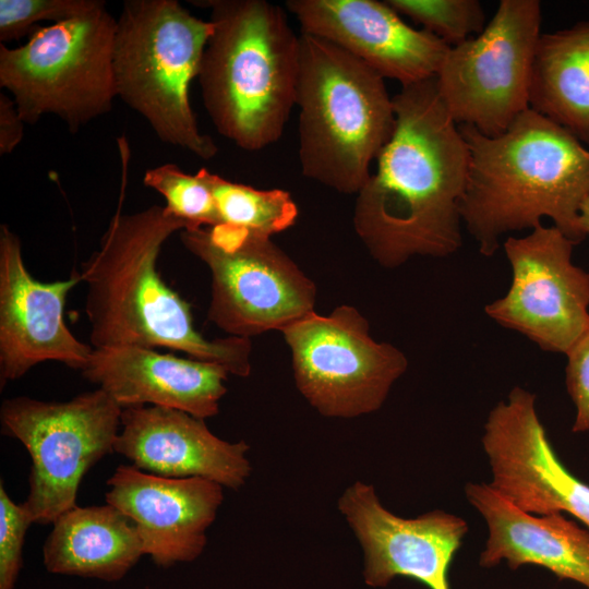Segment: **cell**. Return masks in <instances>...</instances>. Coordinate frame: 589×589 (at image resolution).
Returning <instances> with one entry per match:
<instances>
[{
    "instance_id": "cell-24",
    "label": "cell",
    "mask_w": 589,
    "mask_h": 589,
    "mask_svg": "<svg viewBox=\"0 0 589 589\" xmlns=\"http://www.w3.org/2000/svg\"><path fill=\"white\" fill-rule=\"evenodd\" d=\"M143 183L165 199L166 209L183 220L187 229L218 225L212 191L199 172L190 175L167 163L147 169Z\"/></svg>"
},
{
    "instance_id": "cell-18",
    "label": "cell",
    "mask_w": 589,
    "mask_h": 589,
    "mask_svg": "<svg viewBox=\"0 0 589 589\" xmlns=\"http://www.w3.org/2000/svg\"><path fill=\"white\" fill-rule=\"evenodd\" d=\"M250 446L216 436L204 419L159 406L122 408L115 452L166 478L199 477L238 490L251 474Z\"/></svg>"
},
{
    "instance_id": "cell-13",
    "label": "cell",
    "mask_w": 589,
    "mask_h": 589,
    "mask_svg": "<svg viewBox=\"0 0 589 589\" xmlns=\"http://www.w3.org/2000/svg\"><path fill=\"white\" fill-rule=\"evenodd\" d=\"M489 483L532 515L569 514L589 529V484L562 462L538 416L536 395L515 386L489 412L481 438Z\"/></svg>"
},
{
    "instance_id": "cell-8",
    "label": "cell",
    "mask_w": 589,
    "mask_h": 589,
    "mask_svg": "<svg viewBox=\"0 0 589 589\" xmlns=\"http://www.w3.org/2000/svg\"><path fill=\"white\" fill-rule=\"evenodd\" d=\"M122 408L104 389L68 401L29 397L5 399L0 409L2 433L19 440L32 466L24 507L34 524H53L76 506L84 474L115 452Z\"/></svg>"
},
{
    "instance_id": "cell-30",
    "label": "cell",
    "mask_w": 589,
    "mask_h": 589,
    "mask_svg": "<svg viewBox=\"0 0 589 589\" xmlns=\"http://www.w3.org/2000/svg\"><path fill=\"white\" fill-rule=\"evenodd\" d=\"M577 226L584 239L589 236V195L580 207Z\"/></svg>"
},
{
    "instance_id": "cell-17",
    "label": "cell",
    "mask_w": 589,
    "mask_h": 589,
    "mask_svg": "<svg viewBox=\"0 0 589 589\" xmlns=\"http://www.w3.org/2000/svg\"><path fill=\"white\" fill-rule=\"evenodd\" d=\"M106 503L135 525L144 554L163 568L196 560L224 501V486L199 477L166 478L120 465Z\"/></svg>"
},
{
    "instance_id": "cell-27",
    "label": "cell",
    "mask_w": 589,
    "mask_h": 589,
    "mask_svg": "<svg viewBox=\"0 0 589 589\" xmlns=\"http://www.w3.org/2000/svg\"><path fill=\"white\" fill-rule=\"evenodd\" d=\"M34 524L23 504L14 503L0 484V589H14L23 565V545Z\"/></svg>"
},
{
    "instance_id": "cell-9",
    "label": "cell",
    "mask_w": 589,
    "mask_h": 589,
    "mask_svg": "<svg viewBox=\"0 0 589 589\" xmlns=\"http://www.w3.org/2000/svg\"><path fill=\"white\" fill-rule=\"evenodd\" d=\"M179 235L211 271L208 320L231 336L281 330L313 311V281L271 238L226 225Z\"/></svg>"
},
{
    "instance_id": "cell-21",
    "label": "cell",
    "mask_w": 589,
    "mask_h": 589,
    "mask_svg": "<svg viewBox=\"0 0 589 589\" xmlns=\"http://www.w3.org/2000/svg\"><path fill=\"white\" fill-rule=\"evenodd\" d=\"M43 548L49 573L118 581L144 554L135 525L110 504L61 514Z\"/></svg>"
},
{
    "instance_id": "cell-16",
    "label": "cell",
    "mask_w": 589,
    "mask_h": 589,
    "mask_svg": "<svg viewBox=\"0 0 589 589\" xmlns=\"http://www.w3.org/2000/svg\"><path fill=\"white\" fill-rule=\"evenodd\" d=\"M301 33L326 39L401 86L435 77L449 46L405 23L386 1L288 0Z\"/></svg>"
},
{
    "instance_id": "cell-23",
    "label": "cell",
    "mask_w": 589,
    "mask_h": 589,
    "mask_svg": "<svg viewBox=\"0 0 589 589\" xmlns=\"http://www.w3.org/2000/svg\"><path fill=\"white\" fill-rule=\"evenodd\" d=\"M197 172L212 191L218 225L244 229L267 238L294 225L298 207L289 192L281 189H255L229 181L206 168Z\"/></svg>"
},
{
    "instance_id": "cell-5",
    "label": "cell",
    "mask_w": 589,
    "mask_h": 589,
    "mask_svg": "<svg viewBox=\"0 0 589 589\" xmlns=\"http://www.w3.org/2000/svg\"><path fill=\"white\" fill-rule=\"evenodd\" d=\"M384 80L339 46L301 33L296 106L304 177L344 194L361 190L395 128Z\"/></svg>"
},
{
    "instance_id": "cell-19",
    "label": "cell",
    "mask_w": 589,
    "mask_h": 589,
    "mask_svg": "<svg viewBox=\"0 0 589 589\" xmlns=\"http://www.w3.org/2000/svg\"><path fill=\"white\" fill-rule=\"evenodd\" d=\"M81 373L121 408L167 407L204 420L218 413L229 374L216 363L139 346L93 348Z\"/></svg>"
},
{
    "instance_id": "cell-1",
    "label": "cell",
    "mask_w": 589,
    "mask_h": 589,
    "mask_svg": "<svg viewBox=\"0 0 589 589\" xmlns=\"http://www.w3.org/2000/svg\"><path fill=\"white\" fill-rule=\"evenodd\" d=\"M395 128L356 194L353 227L371 256L395 268L416 255L446 257L462 243L469 148L436 76L393 97Z\"/></svg>"
},
{
    "instance_id": "cell-10",
    "label": "cell",
    "mask_w": 589,
    "mask_h": 589,
    "mask_svg": "<svg viewBox=\"0 0 589 589\" xmlns=\"http://www.w3.org/2000/svg\"><path fill=\"white\" fill-rule=\"evenodd\" d=\"M541 21L540 1L501 0L480 34L449 48L436 83L458 125L496 136L529 109Z\"/></svg>"
},
{
    "instance_id": "cell-14",
    "label": "cell",
    "mask_w": 589,
    "mask_h": 589,
    "mask_svg": "<svg viewBox=\"0 0 589 589\" xmlns=\"http://www.w3.org/2000/svg\"><path fill=\"white\" fill-rule=\"evenodd\" d=\"M337 508L361 546L366 586L383 588L407 577L429 589H450L449 567L469 530L464 518L442 509L397 516L362 481L342 492Z\"/></svg>"
},
{
    "instance_id": "cell-29",
    "label": "cell",
    "mask_w": 589,
    "mask_h": 589,
    "mask_svg": "<svg viewBox=\"0 0 589 589\" xmlns=\"http://www.w3.org/2000/svg\"><path fill=\"white\" fill-rule=\"evenodd\" d=\"M24 120L12 97L0 93V155L11 154L24 136Z\"/></svg>"
},
{
    "instance_id": "cell-7",
    "label": "cell",
    "mask_w": 589,
    "mask_h": 589,
    "mask_svg": "<svg viewBox=\"0 0 589 589\" xmlns=\"http://www.w3.org/2000/svg\"><path fill=\"white\" fill-rule=\"evenodd\" d=\"M116 26L99 0L79 16L35 27L21 46L0 44V86L26 124L53 115L76 133L111 110Z\"/></svg>"
},
{
    "instance_id": "cell-15",
    "label": "cell",
    "mask_w": 589,
    "mask_h": 589,
    "mask_svg": "<svg viewBox=\"0 0 589 589\" xmlns=\"http://www.w3.org/2000/svg\"><path fill=\"white\" fill-rule=\"evenodd\" d=\"M82 278L41 283L28 273L19 236L0 226V385L44 361L82 371L93 347L80 341L63 318L69 291Z\"/></svg>"
},
{
    "instance_id": "cell-11",
    "label": "cell",
    "mask_w": 589,
    "mask_h": 589,
    "mask_svg": "<svg viewBox=\"0 0 589 589\" xmlns=\"http://www.w3.org/2000/svg\"><path fill=\"white\" fill-rule=\"evenodd\" d=\"M353 306L314 311L280 332L291 351L296 385L318 413L356 418L378 410L408 368L397 347L374 340Z\"/></svg>"
},
{
    "instance_id": "cell-3",
    "label": "cell",
    "mask_w": 589,
    "mask_h": 589,
    "mask_svg": "<svg viewBox=\"0 0 589 589\" xmlns=\"http://www.w3.org/2000/svg\"><path fill=\"white\" fill-rule=\"evenodd\" d=\"M469 148L461 221L479 252L493 256L504 235L533 229L550 218L566 237L589 195V148L555 122L527 109L508 129L486 136L459 125Z\"/></svg>"
},
{
    "instance_id": "cell-2",
    "label": "cell",
    "mask_w": 589,
    "mask_h": 589,
    "mask_svg": "<svg viewBox=\"0 0 589 589\" xmlns=\"http://www.w3.org/2000/svg\"><path fill=\"white\" fill-rule=\"evenodd\" d=\"M119 204L99 248L82 263L80 273L87 286L91 346L166 347L216 363L229 374L250 375V338H205L193 325L189 303L157 272L163 244L172 233L187 229V224L160 205L122 213L130 152L125 140L119 141Z\"/></svg>"
},
{
    "instance_id": "cell-26",
    "label": "cell",
    "mask_w": 589,
    "mask_h": 589,
    "mask_svg": "<svg viewBox=\"0 0 589 589\" xmlns=\"http://www.w3.org/2000/svg\"><path fill=\"white\" fill-rule=\"evenodd\" d=\"M99 0H0V44L19 40L38 22L59 23L79 16Z\"/></svg>"
},
{
    "instance_id": "cell-22",
    "label": "cell",
    "mask_w": 589,
    "mask_h": 589,
    "mask_svg": "<svg viewBox=\"0 0 589 589\" xmlns=\"http://www.w3.org/2000/svg\"><path fill=\"white\" fill-rule=\"evenodd\" d=\"M529 108L589 145V21L541 34Z\"/></svg>"
},
{
    "instance_id": "cell-4",
    "label": "cell",
    "mask_w": 589,
    "mask_h": 589,
    "mask_svg": "<svg viewBox=\"0 0 589 589\" xmlns=\"http://www.w3.org/2000/svg\"><path fill=\"white\" fill-rule=\"evenodd\" d=\"M213 31L199 82L217 132L255 152L277 142L296 106L300 35L265 0H211Z\"/></svg>"
},
{
    "instance_id": "cell-6",
    "label": "cell",
    "mask_w": 589,
    "mask_h": 589,
    "mask_svg": "<svg viewBox=\"0 0 589 589\" xmlns=\"http://www.w3.org/2000/svg\"><path fill=\"white\" fill-rule=\"evenodd\" d=\"M212 31L177 0H125L113 43L117 96L161 142L205 160L218 147L199 128L190 86Z\"/></svg>"
},
{
    "instance_id": "cell-20",
    "label": "cell",
    "mask_w": 589,
    "mask_h": 589,
    "mask_svg": "<svg viewBox=\"0 0 589 589\" xmlns=\"http://www.w3.org/2000/svg\"><path fill=\"white\" fill-rule=\"evenodd\" d=\"M465 495L488 527L485 545L479 555L481 567L493 568L505 562L515 570L534 565L589 589L588 528L562 513L528 514L490 484L469 482Z\"/></svg>"
},
{
    "instance_id": "cell-12",
    "label": "cell",
    "mask_w": 589,
    "mask_h": 589,
    "mask_svg": "<svg viewBox=\"0 0 589 589\" xmlns=\"http://www.w3.org/2000/svg\"><path fill=\"white\" fill-rule=\"evenodd\" d=\"M575 244L554 225L508 237L510 286L485 314L540 349L566 354L589 325V273L573 263Z\"/></svg>"
},
{
    "instance_id": "cell-25",
    "label": "cell",
    "mask_w": 589,
    "mask_h": 589,
    "mask_svg": "<svg viewBox=\"0 0 589 589\" xmlns=\"http://www.w3.org/2000/svg\"><path fill=\"white\" fill-rule=\"evenodd\" d=\"M399 15H406L423 29L456 46L480 34L485 14L477 0H386Z\"/></svg>"
},
{
    "instance_id": "cell-28",
    "label": "cell",
    "mask_w": 589,
    "mask_h": 589,
    "mask_svg": "<svg viewBox=\"0 0 589 589\" xmlns=\"http://www.w3.org/2000/svg\"><path fill=\"white\" fill-rule=\"evenodd\" d=\"M565 385L574 407V433L589 431V325L566 352Z\"/></svg>"
}]
</instances>
